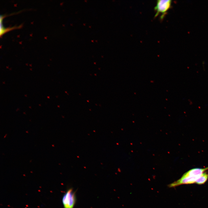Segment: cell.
<instances>
[{"instance_id": "cell-2", "label": "cell", "mask_w": 208, "mask_h": 208, "mask_svg": "<svg viewBox=\"0 0 208 208\" xmlns=\"http://www.w3.org/2000/svg\"><path fill=\"white\" fill-rule=\"evenodd\" d=\"M171 3V0H158L154 8L155 12V17H157L160 14V19L161 20L163 19L167 12L170 8Z\"/></svg>"}, {"instance_id": "cell-3", "label": "cell", "mask_w": 208, "mask_h": 208, "mask_svg": "<svg viewBox=\"0 0 208 208\" xmlns=\"http://www.w3.org/2000/svg\"><path fill=\"white\" fill-rule=\"evenodd\" d=\"M76 201L75 194L73 190L70 189L64 195L62 203L64 208H73Z\"/></svg>"}, {"instance_id": "cell-5", "label": "cell", "mask_w": 208, "mask_h": 208, "mask_svg": "<svg viewBox=\"0 0 208 208\" xmlns=\"http://www.w3.org/2000/svg\"><path fill=\"white\" fill-rule=\"evenodd\" d=\"M208 179V174L205 172L202 174L197 180L196 183L200 185L204 184Z\"/></svg>"}, {"instance_id": "cell-4", "label": "cell", "mask_w": 208, "mask_h": 208, "mask_svg": "<svg viewBox=\"0 0 208 208\" xmlns=\"http://www.w3.org/2000/svg\"><path fill=\"white\" fill-rule=\"evenodd\" d=\"M5 17V15H1L0 18V36L2 35L5 32L9 31L10 30L16 29L17 28H18L21 27L19 26H14L12 27L5 28L2 25L3 19Z\"/></svg>"}, {"instance_id": "cell-1", "label": "cell", "mask_w": 208, "mask_h": 208, "mask_svg": "<svg viewBox=\"0 0 208 208\" xmlns=\"http://www.w3.org/2000/svg\"><path fill=\"white\" fill-rule=\"evenodd\" d=\"M208 170V167L204 168L192 169L185 173L178 180L169 184V187H174L180 185L196 183L203 173Z\"/></svg>"}]
</instances>
